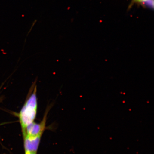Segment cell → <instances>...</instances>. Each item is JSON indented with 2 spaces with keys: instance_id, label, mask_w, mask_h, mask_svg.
I'll return each mask as SVG.
<instances>
[{
  "instance_id": "6da1fadb",
  "label": "cell",
  "mask_w": 154,
  "mask_h": 154,
  "mask_svg": "<svg viewBox=\"0 0 154 154\" xmlns=\"http://www.w3.org/2000/svg\"><path fill=\"white\" fill-rule=\"evenodd\" d=\"M32 91L29 94L26 103L18 116L20 124L23 130L26 127L34 122L37 114L38 102L36 96V85H32Z\"/></svg>"
},
{
  "instance_id": "7a4b0ae2",
  "label": "cell",
  "mask_w": 154,
  "mask_h": 154,
  "mask_svg": "<svg viewBox=\"0 0 154 154\" xmlns=\"http://www.w3.org/2000/svg\"><path fill=\"white\" fill-rule=\"evenodd\" d=\"M46 118L45 115L44 120L40 124H36L33 122L29 125L24 130H23V136H42L45 128Z\"/></svg>"
},
{
  "instance_id": "3957f363",
  "label": "cell",
  "mask_w": 154,
  "mask_h": 154,
  "mask_svg": "<svg viewBox=\"0 0 154 154\" xmlns=\"http://www.w3.org/2000/svg\"><path fill=\"white\" fill-rule=\"evenodd\" d=\"M24 147L25 152H37L41 136L31 137L24 136Z\"/></svg>"
},
{
  "instance_id": "277c9868",
  "label": "cell",
  "mask_w": 154,
  "mask_h": 154,
  "mask_svg": "<svg viewBox=\"0 0 154 154\" xmlns=\"http://www.w3.org/2000/svg\"><path fill=\"white\" fill-rule=\"evenodd\" d=\"M147 1L148 0H132L128 8L130 9L131 8L135 3H141Z\"/></svg>"
},
{
  "instance_id": "5b68a950",
  "label": "cell",
  "mask_w": 154,
  "mask_h": 154,
  "mask_svg": "<svg viewBox=\"0 0 154 154\" xmlns=\"http://www.w3.org/2000/svg\"><path fill=\"white\" fill-rule=\"evenodd\" d=\"M25 154H37V152H25Z\"/></svg>"
},
{
  "instance_id": "8992f818",
  "label": "cell",
  "mask_w": 154,
  "mask_h": 154,
  "mask_svg": "<svg viewBox=\"0 0 154 154\" xmlns=\"http://www.w3.org/2000/svg\"><path fill=\"white\" fill-rule=\"evenodd\" d=\"M3 100V97H0V103L2 100Z\"/></svg>"
}]
</instances>
